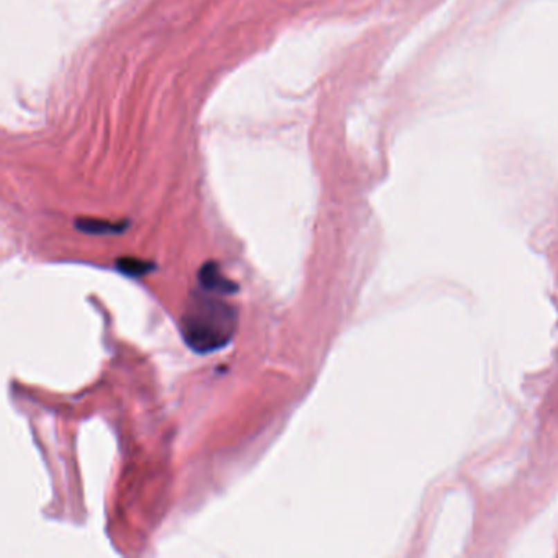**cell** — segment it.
Instances as JSON below:
<instances>
[{"label": "cell", "mask_w": 558, "mask_h": 558, "mask_svg": "<svg viewBox=\"0 0 558 558\" xmlns=\"http://www.w3.org/2000/svg\"><path fill=\"white\" fill-rule=\"evenodd\" d=\"M198 282H200L201 290L208 291V294L226 296L234 294V291H237L236 282L224 277L219 265L213 262V260L204 264L200 270H198Z\"/></svg>", "instance_id": "cell-2"}, {"label": "cell", "mask_w": 558, "mask_h": 558, "mask_svg": "<svg viewBox=\"0 0 558 558\" xmlns=\"http://www.w3.org/2000/svg\"><path fill=\"white\" fill-rule=\"evenodd\" d=\"M80 231L90 233V234H108V233H120V226L114 223H105V222H97V219H79L75 223Z\"/></svg>", "instance_id": "cell-4"}, {"label": "cell", "mask_w": 558, "mask_h": 558, "mask_svg": "<svg viewBox=\"0 0 558 558\" xmlns=\"http://www.w3.org/2000/svg\"><path fill=\"white\" fill-rule=\"evenodd\" d=\"M116 267L120 269V272L126 273V276L139 277V276H144L146 272H151V269L154 267V265L147 264L146 260H141L136 258H121L118 262H116Z\"/></svg>", "instance_id": "cell-3"}, {"label": "cell", "mask_w": 558, "mask_h": 558, "mask_svg": "<svg viewBox=\"0 0 558 558\" xmlns=\"http://www.w3.org/2000/svg\"><path fill=\"white\" fill-rule=\"evenodd\" d=\"M180 326L183 341L192 350L215 352L231 342L237 327V313L222 295L201 290L188 298Z\"/></svg>", "instance_id": "cell-1"}]
</instances>
